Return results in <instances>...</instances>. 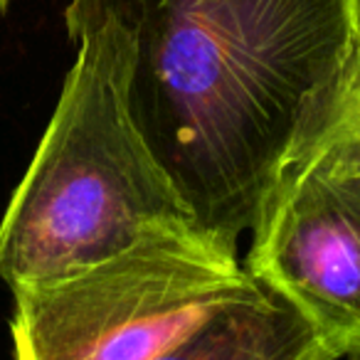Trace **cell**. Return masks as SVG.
Segmentation results:
<instances>
[{
	"instance_id": "cell-1",
	"label": "cell",
	"mask_w": 360,
	"mask_h": 360,
	"mask_svg": "<svg viewBox=\"0 0 360 360\" xmlns=\"http://www.w3.org/2000/svg\"><path fill=\"white\" fill-rule=\"evenodd\" d=\"M129 35L126 106L195 222L237 252L323 134L360 50V0H70L67 35Z\"/></svg>"
},
{
	"instance_id": "cell-2",
	"label": "cell",
	"mask_w": 360,
	"mask_h": 360,
	"mask_svg": "<svg viewBox=\"0 0 360 360\" xmlns=\"http://www.w3.org/2000/svg\"><path fill=\"white\" fill-rule=\"evenodd\" d=\"M20 360H326L286 296L207 235H155L13 289Z\"/></svg>"
},
{
	"instance_id": "cell-3",
	"label": "cell",
	"mask_w": 360,
	"mask_h": 360,
	"mask_svg": "<svg viewBox=\"0 0 360 360\" xmlns=\"http://www.w3.org/2000/svg\"><path fill=\"white\" fill-rule=\"evenodd\" d=\"M77 45L0 222V276L11 289L75 276L146 237L207 235L131 121L129 35L101 22Z\"/></svg>"
},
{
	"instance_id": "cell-4",
	"label": "cell",
	"mask_w": 360,
	"mask_h": 360,
	"mask_svg": "<svg viewBox=\"0 0 360 360\" xmlns=\"http://www.w3.org/2000/svg\"><path fill=\"white\" fill-rule=\"evenodd\" d=\"M245 264L304 314L326 360H360V106L348 86L276 183Z\"/></svg>"
},
{
	"instance_id": "cell-5",
	"label": "cell",
	"mask_w": 360,
	"mask_h": 360,
	"mask_svg": "<svg viewBox=\"0 0 360 360\" xmlns=\"http://www.w3.org/2000/svg\"><path fill=\"white\" fill-rule=\"evenodd\" d=\"M348 94L353 96L355 104L360 106V50H358V57H355L353 72H350V79H348Z\"/></svg>"
},
{
	"instance_id": "cell-6",
	"label": "cell",
	"mask_w": 360,
	"mask_h": 360,
	"mask_svg": "<svg viewBox=\"0 0 360 360\" xmlns=\"http://www.w3.org/2000/svg\"><path fill=\"white\" fill-rule=\"evenodd\" d=\"M8 6H11V0H0V11H8Z\"/></svg>"
}]
</instances>
